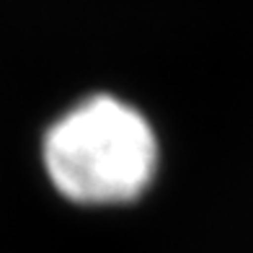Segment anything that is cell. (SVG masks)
Instances as JSON below:
<instances>
[{"label":"cell","mask_w":253,"mask_h":253,"mask_svg":"<svg viewBox=\"0 0 253 253\" xmlns=\"http://www.w3.org/2000/svg\"><path fill=\"white\" fill-rule=\"evenodd\" d=\"M42 155L62 197L78 204H119L150 186L158 140L137 109L93 96L49 126Z\"/></svg>","instance_id":"1"}]
</instances>
